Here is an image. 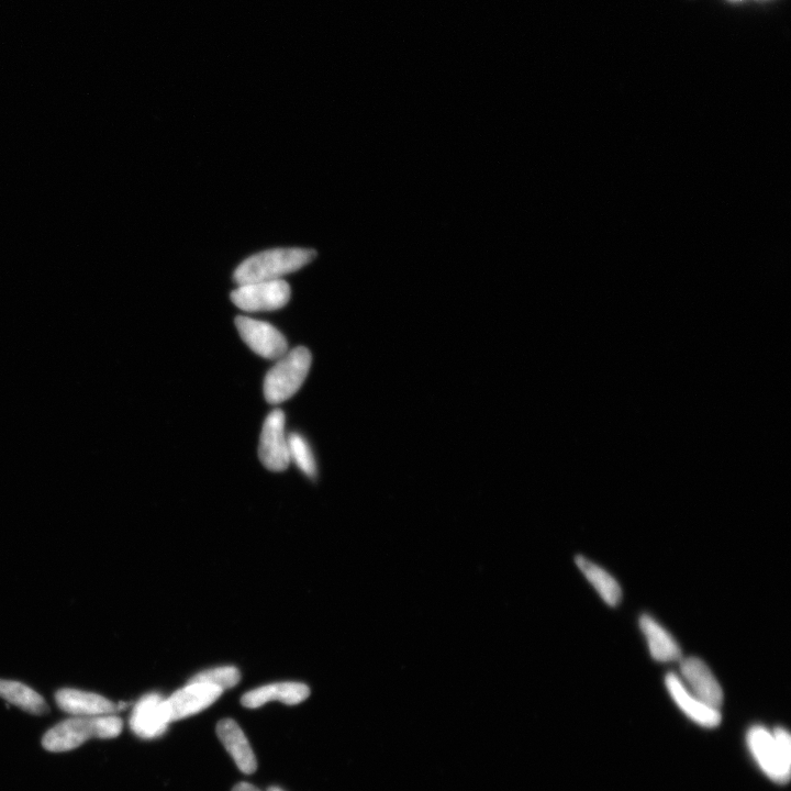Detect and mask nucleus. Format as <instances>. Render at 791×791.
Returning <instances> with one entry per match:
<instances>
[{
    "label": "nucleus",
    "mask_w": 791,
    "mask_h": 791,
    "mask_svg": "<svg viewBox=\"0 0 791 791\" xmlns=\"http://www.w3.org/2000/svg\"><path fill=\"white\" fill-rule=\"evenodd\" d=\"M121 731L122 720L115 715L75 717L49 730L43 737L42 745L49 752H69L91 739H115Z\"/></svg>",
    "instance_id": "obj_1"
},
{
    "label": "nucleus",
    "mask_w": 791,
    "mask_h": 791,
    "mask_svg": "<svg viewBox=\"0 0 791 791\" xmlns=\"http://www.w3.org/2000/svg\"><path fill=\"white\" fill-rule=\"evenodd\" d=\"M317 252L310 249H274L251 256L242 262L233 281L238 285L282 280L285 275L303 269L314 261Z\"/></svg>",
    "instance_id": "obj_2"
},
{
    "label": "nucleus",
    "mask_w": 791,
    "mask_h": 791,
    "mask_svg": "<svg viewBox=\"0 0 791 791\" xmlns=\"http://www.w3.org/2000/svg\"><path fill=\"white\" fill-rule=\"evenodd\" d=\"M749 750L762 772L777 784L789 782L791 773V739L784 728L770 731L752 727L746 735Z\"/></svg>",
    "instance_id": "obj_3"
},
{
    "label": "nucleus",
    "mask_w": 791,
    "mask_h": 791,
    "mask_svg": "<svg viewBox=\"0 0 791 791\" xmlns=\"http://www.w3.org/2000/svg\"><path fill=\"white\" fill-rule=\"evenodd\" d=\"M313 356L304 347L287 352L266 374L264 396L267 403L278 405L292 398L308 376Z\"/></svg>",
    "instance_id": "obj_4"
},
{
    "label": "nucleus",
    "mask_w": 791,
    "mask_h": 791,
    "mask_svg": "<svg viewBox=\"0 0 791 791\" xmlns=\"http://www.w3.org/2000/svg\"><path fill=\"white\" fill-rule=\"evenodd\" d=\"M291 295V287L285 281L278 280L239 285L231 293V300L247 313H260L283 308L288 304Z\"/></svg>",
    "instance_id": "obj_5"
},
{
    "label": "nucleus",
    "mask_w": 791,
    "mask_h": 791,
    "mask_svg": "<svg viewBox=\"0 0 791 791\" xmlns=\"http://www.w3.org/2000/svg\"><path fill=\"white\" fill-rule=\"evenodd\" d=\"M236 327L244 343L264 359L280 360L288 352L286 338L270 323L240 316Z\"/></svg>",
    "instance_id": "obj_6"
},
{
    "label": "nucleus",
    "mask_w": 791,
    "mask_h": 791,
    "mask_svg": "<svg viewBox=\"0 0 791 791\" xmlns=\"http://www.w3.org/2000/svg\"><path fill=\"white\" fill-rule=\"evenodd\" d=\"M259 456L266 469L272 472H284L291 463L285 436V414L281 409L273 410L264 422Z\"/></svg>",
    "instance_id": "obj_7"
},
{
    "label": "nucleus",
    "mask_w": 791,
    "mask_h": 791,
    "mask_svg": "<svg viewBox=\"0 0 791 791\" xmlns=\"http://www.w3.org/2000/svg\"><path fill=\"white\" fill-rule=\"evenodd\" d=\"M222 693L221 689L213 685L189 682L165 699L167 715L171 722L194 716L216 703Z\"/></svg>",
    "instance_id": "obj_8"
},
{
    "label": "nucleus",
    "mask_w": 791,
    "mask_h": 791,
    "mask_svg": "<svg viewBox=\"0 0 791 791\" xmlns=\"http://www.w3.org/2000/svg\"><path fill=\"white\" fill-rule=\"evenodd\" d=\"M170 723L165 699L158 694L142 697L133 708L130 718L132 732L147 740L161 737Z\"/></svg>",
    "instance_id": "obj_9"
},
{
    "label": "nucleus",
    "mask_w": 791,
    "mask_h": 791,
    "mask_svg": "<svg viewBox=\"0 0 791 791\" xmlns=\"http://www.w3.org/2000/svg\"><path fill=\"white\" fill-rule=\"evenodd\" d=\"M683 684L690 693L706 705L720 710L723 704V690L708 665L698 657H687L681 661Z\"/></svg>",
    "instance_id": "obj_10"
},
{
    "label": "nucleus",
    "mask_w": 791,
    "mask_h": 791,
    "mask_svg": "<svg viewBox=\"0 0 791 791\" xmlns=\"http://www.w3.org/2000/svg\"><path fill=\"white\" fill-rule=\"evenodd\" d=\"M55 700L60 709L74 717H99L115 715L127 707L126 704H114L107 698L83 692L80 689L63 688L55 694Z\"/></svg>",
    "instance_id": "obj_11"
},
{
    "label": "nucleus",
    "mask_w": 791,
    "mask_h": 791,
    "mask_svg": "<svg viewBox=\"0 0 791 791\" xmlns=\"http://www.w3.org/2000/svg\"><path fill=\"white\" fill-rule=\"evenodd\" d=\"M665 685L668 693L675 701V704L685 715L700 727L713 729L721 723L722 717L720 710L712 708L695 695L689 692L683 684L682 679L676 674L670 673L665 677Z\"/></svg>",
    "instance_id": "obj_12"
},
{
    "label": "nucleus",
    "mask_w": 791,
    "mask_h": 791,
    "mask_svg": "<svg viewBox=\"0 0 791 791\" xmlns=\"http://www.w3.org/2000/svg\"><path fill=\"white\" fill-rule=\"evenodd\" d=\"M220 742L244 774H253L258 768L251 744L239 724L231 719L221 720L217 726Z\"/></svg>",
    "instance_id": "obj_13"
},
{
    "label": "nucleus",
    "mask_w": 791,
    "mask_h": 791,
    "mask_svg": "<svg viewBox=\"0 0 791 791\" xmlns=\"http://www.w3.org/2000/svg\"><path fill=\"white\" fill-rule=\"evenodd\" d=\"M309 695L310 689L305 684L276 683L251 690L242 697L241 704L245 708L255 709L277 700L285 705L293 706L303 703Z\"/></svg>",
    "instance_id": "obj_14"
},
{
    "label": "nucleus",
    "mask_w": 791,
    "mask_h": 791,
    "mask_svg": "<svg viewBox=\"0 0 791 791\" xmlns=\"http://www.w3.org/2000/svg\"><path fill=\"white\" fill-rule=\"evenodd\" d=\"M640 628L648 641L651 655L655 661L667 663L682 660V649L659 622L649 615H643L640 618Z\"/></svg>",
    "instance_id": "obj_15"
},
{
    "label": "nucleus",
    "mask_w": 791,
    "mask_h": 791,
    "mask_svg": "<svg viewBox=\"0 0 791 791\" xmlns=\"http://www.w3.org/2000/svg\"><path fill=\"white\" fill-rule=\"evenodd\" d=\"M0 698L33 716L47 715L50 710L47 701L36 690L20 682L0 679Z\"/></svg>",
    "instance_id": "obj_16"
},
{
    "label": "nucleus",
    "mask_w": 791,
    "mask_h": 791,
    "mask_svg": "<svg viewBox=\"0 0 791 791\" xmlns=\"http://www.w3.org/2000/svg\"><path fill=\"white\" fill-rule=\"evenodd\" d=\"M575 563L606 604L616 607L620 603L622 590L614 577L582 555L576 556Z\"/></svg>",
    "instance_id": "obj_17"
},
{
    "label": "nucleus",
    "mask_w": 791,
    "mask_h": 791,
    "mask_svg": "<svg viewBox=\"0 0 791 791\" xmlns=\"http://www.w3.org/2000/svg\"><path fill=\"white\" fill-rule=\"evenodd\" d=\"M287 441L291 461H294L298 469L306 476L315 478L317 476V464L314 453L311 451L307 441L298 433L289 434Z\"/></svg>",
    "instance_id": "obj_18"
},
{
    "label": "nucleus",
    "mask_w": 791,
    "mask_h": 791,
    "mask_svg": "<svg viewBox=\"0 0 791 791\" xmlns=\"http://www.w3.org/2000/svg\"><path fill=\"white\" fill-rule=\"evenodd\" d=\"M240 678V672L236 667L225 666L199 673L195 675L189 682L206 683L213 685L224 692L226 689L235 687L240 682Z\"/></svg>",
    "instance_id": "obj_19"
},
{
    "label": "nucleus",
    "mask_w": 791,
    "mask_h": 791,
    "mask_svg": "<svg viewBox=\"0 0 791 791\" xmlns=\"http://www.w3.org/2000/svg\"><path fill=\"white\" fill-rule=\"evenodd\" d=\"M232 791H261L258 787H255L249 783H240Z\"/></svg>",
    "instance_id": "obj_20"
},
{
    "label": "nucleus",
    "mask_w": 791,
    "mask_h": 791,
    "mask_svg": "<svg viewBox=\"0 0 791 791\" xmlns=\"http://www.w3.org/2000/svg\"><path fill=\"white\" fill-rule=\"evenodd\" d=\"M267 791H284V790L282 788H280V787H271Z\"/></svg>",
    "instance_id": "obj_21"
}]
</instances>
